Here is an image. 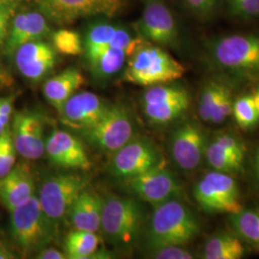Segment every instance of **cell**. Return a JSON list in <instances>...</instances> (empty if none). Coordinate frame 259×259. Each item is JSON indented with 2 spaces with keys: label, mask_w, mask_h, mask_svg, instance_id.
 Returning <instances> with one entry per match:
<instances>
[{
  "label": "cell",
  "mask_w": 259,
  "mask_h": 259,
  "mask_svg": "<svg viewBox=\"0 0 259 259\" xmlns=\"http://www.w3.org/2000/svg\"><path fill=\"white\" fill-rule=\"evenodd\" d=\"M155 207L147 230L150 250L185 246L200 233L201 225L194 213L177 199Z\"/></svg>",
  "instance_id": "obj_1"
},
{
  "label": "cell",
  "mask_w": 259,
  "mask_h": 259,
  "mask_svg": "<svg viewBox=\"0 0 259 259\" xmlns=\"http://www.w3.org/2000/svg\"><path fill=\"white\" fill-rule=\"evenodd\" d=\"M185 67L161 47L146 41L129 57L123 80L143 87L169 83L181 79Z\"/></svg>",
  "instance_id": "obj_2"
},
{
  "label": "cell",
  "mask_w": 259,
  "mask_h": 259,
  "mask_svg": "<svg viewBox=\"0 0 259 259\" xmlns=\"http://www.w3.org/2000/svg\"><path fill=\"white\" fill-rule=\"evenodd\" d=\"M11 235L24 255L37 252L55 239L58 227L44 212L35 194L25 204L11 211Z\"/></svg>",
  "instance_id": "obj_3"
},
{
  "label": "cell",
  "mask_w": 259,
  "mask_h": 259,
  "mask_svg": "<svg viewBox=\"0 0 259 259\" xmlns=\"http://www.w3.org/2000/svg\"><path fill=\"white\" fill-rule=\"evenodd\" d=\"M143 212L131 198L110 196L104 201L100 230L112 245L128 246L139 236Z\"/></svg>",
  "instance_id": "obj_4"
},
{
  "label": "cell",
  "mask_w": 259,
  "mask_h": 259,
  "mask_svg": "<svg viewBox=\"0 0 259 259\" xmlns=\"http://www.w3.org/2000/svg\"><path fill=\"white\" fill-rule=\"evenodd\" d=\"M88 187V180L78 173H59L47 178L37 195L47 217L58 227L67 218L72 204Z\"/></svg>",
  "instance_id": "obj_5"
},
{
  "label": "cell",
  "mask_w": 259,
  "mask_h": 259,
  "mask_svg": "<svg viewBox=\"0 0 259 259\" xmlns=\"http://www.w3.org/2000/svg\"><path fill=\"white\" fill-rule=\"evenodd\" d=\"M214 64L237 74L259 72V36L230 35L214 41L210 47Z\"/></svg>",
  "instance_id": "obj_6"
},
{
  "label": "cell",
  "mask_w": 259,
  "mask_h": 259,
  "mask_svg": "<svg viewBox=\"0 0 259 259\" xmlns=\"http://www.w3.org/2000/svg\"><path fill=\"white\" fill-rule=\"evenodd\" d=\"M35 2L38 11L49 21L62 26L83 18L114 17L125 8L128 0H35Z\"/></svg>",
  "instance_id": "obj_7"
},
{
  "label": "cell",
  "mask_w": 259,
  "mask_h": 259,
  "mask_svg": "<svg viewBox=\"0 0 259 259\" xmlns=\"http://www.w3.org/2000/svg\"><path fill=\"white\" fill-rule=\"evenodd\" d=\"M195 200L205 212H238L242 209L237 183L231 174L214 171L205 174L194 186Z\"/></svg>",
  "instance_id": "obj_8"
},
{
  "label": "cell",
  "mask_w": 259,
  "mask_h": 259,
  "mask_svg": "<svg viewBox=\"0 0 259 259\" xmlns=\"http://www.w3.org/2000/svg\"><path fill=\"white\" fill-rule=\"evenodd\" d=\"M93 146L105 152H116L134 138V122L126 108L109 106L100 121L82 132Z\"/></svg>",
  "instance_id": "obj_9"
},
{
  "label": "cell",
  "mask_w": 259,
  "mask_h": 259,
  "mask_svg": "<svg viewBox=\"0 0 259 259\" xmlns=\"http://www.w3.org/2000/svg\"><path fill=\"white\" fill-rule=\"evenodd\" d=\"M145 116L154 124H167L181 117L190 103L187 91L175 84L161 83L149 87L142 97Z\"/></svg>",
  "instance_id": "obj_10"
},
{
  "label": "cell",
  "mask_w": 259,
  "mask_h": 259,
  "mask_svg": "<svg viewBox=\"0 0 259 259\" xmlns=\"http://www.w3.org/2000/svg\"><path fill=\"white\" fill-rule=\"evenodd\" d=\"M159 166L164 164L157 146L150 139L133 138L114 152L111 172L116 178L127 180Z\"/></svg>",
  "instance_id": "obj_11"
},
{
  "label": "cell",
  "mask_w": 259,
  "mask_h": 259,
  "mask_svg": "<svg viewBox=\"0 0 259 259\" xmlns=\"http://www.w3.org/2000/svg\"><path fill=\"white\" fill-rule=\"evenodd\" d=\"M126 184L139 199L154 206L177 199L182 192L180 182L164 166L157 167L127 179Z\"/></svg>",
  "instance_id": "obj_12"
},
{
  "label": "cell",
  "mask_w": 259,
  "mask_h": 259,
  "mask_svg": "<svg viewBox=\"0 0 259 259\" xmlns=\"http://www.w3.org/2000/svg\"><path fill=\"white\" fill-rule=\"evenodd\" d=\"M207 146L204 130L195 122H185L178 127L170 139V153L175 163L185 171L201 165Z\"/></svg>",
  "instance_id": "obj_13"
},
{
  "label": "cell",
  "mask_w": 259,
  "mask_h": 259,
  "mask_svg": "<svg viewBox=\"0 0 259 259\" xmlns=\"http://www.w3.org/2000/svg\"><path fill=\"white\" fill-rule=\"evenodd\" d=\"M12 138L19 155L35 160L46 153L45 122L41 115L32 111H19L15 114Z\"/></svg>",
  "instance_id": "obj_14"
},
{
  "label": "cell",
  "mask_w": 259,
  "mask_h": 259,
  "mask_svg": "<svg viewBox=\"0 0 259 259\" xmlns=\"http://www.w3.org/2000/svg\"><path fill=\"white\" fill-rule=\"evenodd\" d=\"M137 25L141 37L158 46L169 47L178 42L175 19L160 1H149Z\"/></svg>",
  "instance_id": "obj_15"
},
{
  "label": "cell",
  "mask_w": 259,
  "mask_h": 259,
  "mask_svg": "<svg viewBox=\"0 0 259 259\" xmlns=\"http://www.w3.org/2000/svg\"><path fill=\"white\" fill-rule=\"evenodd\" d=\"M14 56L19 72L33 82L46 78L57 63L55 48L44 39L32 40L20 46Z\"/></svg>",
  "instance_id": "obj_16"
},
{
  "label": "cell",
  "mask_w": 259,
  "mask_h": 259,
  "mask_svg": "<svg viewBox=\"0 0 259 259\" xmlns=\"http://www.w3.org/2000/svg\"><path fill=\"white\" fill-rule=\"evenodd\" d=\"M46 153L56 166L83 171L92 167V161L81 141L65 131L52 132L46 140Z\"/></svg>",
  "instance_id": "obj_17"
},
{
  "label": "cell",
  "mask_w": 259,
  "mask_h": 259,
  "mask_svg": "<svg viewBox=\"0 0 259 259\" xmlns=\"http://www.w3.org/2000/svg\"><path fill=\"white\" fill-rule=\"evenodd\" d=\"M109 106L95 93H74L60 111L62 120L71 129L83 132L97 124Z\"/></svg>",
  "instance_id": "obj_18"
},
{
  "label": "cell",
  "mask_w": 259,
  "mask_h": 259,
  "mask_svg": "<svg viewBox=\"0 0 259 259\" xmlns=\"http://www.w3.org/2000/svg\"><path fill=\"white\" fill-rule=\"evenodd\" d=\"M48 23L49 20L39 11L16 14L10 25L3 52L6 55H14L15 51L20 46L47 37L51 32Z\"/></svg>",
  "instance_id": "obj_19"
},
{
  "label": "cell",
  "mask_w": 259,
  "mask_h": 259,
  "mask_svg": "<svg viewBox=\"0 0 259 259\" xmlns=\"http://www.w3.org/2000/svg\"><path fill=\"white\" fill-rule=\"evenodd\" d=\"M34 195V177L27 164H15L9 173L0 178V203L10 212L26 204Z\"/></svg>",
  "instance_id": "obj_20"
},
{
  "label": "cell",
  "mask_w": 259,
  "mask_h": 259,
  "mask_svg": "<svg viewBox=\"0 0 259 259\" xmlns=\"http://www.w3.org/2000/svg\"><path fill=\"white\" fill-rule=\"evenodd\" d=\"M104 200L89 189H83L72 204L67 218L75 230L96 232L100 230Z\"/></svg>",
  "instance_id": "obj_21"
},
{
  "label": "cell",
  "mask_w": 259,
  "mask_h": 259,
  "mask_svg": "<svg viewBox=\"0 0 259 259\" xmlns=\"http://www.w3.org/2000/svg\"><path fill=\"white\" fill-rule=\"evenodd\" d=\"M85 83L82 72L76 68H67L49 78L44 84V95L47 102L60 111L65 104Z\"/></svg>",
  "instance_id": "obj_22"
},
{
  "label": "cell",
  "mask_w": 259,
  "mask_h": 259,
  "mask_svg": "<svg viewBox=\"0 0 259 259\" xmlns=\"http://www.w3.org/2000/svg\"><path fill=\"white\" fill-rule=\"evenodd\" d=\"M245 254V248L241 239L229 232L214 234L205 242L204 258L239 259Z\"/></svg>",
  "instance_id": "obj_23"
},
{
  "label": "cell",
  "mask_w": 259,
  "mask_h": 259,
  "mask_svg": "<svg viewBox=\"0 0 259 259\" xmlns=\"http://www.w3.org/2000/svg\"><path fill=\"white\" fill-rule=\"evenodd\" d=\"M100 238L96 232L75 230L69 232L65 241L66 258H93L98 252Z\"/></svg>",
  "instance_id": "obj_24"
},
{
  "label": "cell",
  "mask_w": 259,
  "mask_h": 259,
  "mask_svg": "<svg viewBox=\"0 0 259 259\" xmlns=\"http://www.w3.org/2000/svg\"><path fill=\"white\" fill-rule=\"evenodd\" d=\"M204 157L214 171L232 175L241 172L245 157L232 153L212 140L206 146Z\"/></svg>",
  "instance_id": "obj_25"
},
{
  "label": "cell",
  "mask_w": 259,
  "mask_h": 259,
  "mask_svg": "<svg viewBox=\"0 0 259 259\" xmlns=\"http://www.w3.org/2000/svg\"><path fill=\"white\" fill-rule=\"evenodd\" d=\"M229 222L235 234L259 250V213L241 209L229 214Z\"/></svg>",
  "instance_id": "obj_26"
},
{
  "label": "cell",
  "mask_w": 259,
  "mask_h": 259,
  "mask_svg": "<svg viewBox=\"0 0 259 259\" xmlns=\"http://www.w3.org/2000/svg\"><path fill=\"white\" fill-rule=\"evenodd\" d=\"M127 57L124 50L109 47L89 59L88 63L96 77L107 78L120 70Z\"/></svg>",
  "instance_id": "obj_27"
},
{
  "label": "cell",
  "mask_w": 259,
  "mask_h": 259,
  "mask_svg": "<svg viewBox=\"0 0 259 259\" xmlns=\"http://www.w3.org/2000/svg\"><path fill=\"white\" fill-rule=\"evenodd\" d=\"M118 26L109 23H97L88 29L83 40V52L87 60L110 47Z\"/></svg>",
  "instance_id": "obj_28"
},
{
  "label": "cell",
  "mask_w": 259,
  "mask_h": 259,
  "mask_svg": "<svg viewBox=\"0 0 259 259\" xmlns=\"http://www.w3.org/2000/svg\"><path fill=\"white\" fill-rule=\"evenodd\" d=\"M232 113L242 129H251L259 122V111L252 95H243L233 101Z\"/></svg>",
  "instance_id": "obj_29"
},
{
  "label": "cell",
  "mask_w": 259,
  "mask_h": 259,
  "mask_svg": "<svg viewBox=\"0 0 259 259\" xmlns=\"http://www.w3.org/2000/svg\"><path fill=\"white\" fill-rule=\"evenodd\" d=\"M52 46L62 55L78 56L83 52L80 34L69 29H60L52 34Z\"/></svg>",
  "instance_id": "obj_30"
},
{
  "label": "cell",
  "mask_w": 259,
  "mask_h": 259,
  "mask_svg": "<svg viewBox=\"0 0 259 259\" xmlns=\"http://www.w3.org/2000/svg\"><path fill=\"white\" fill-rule=\"evenodd\" d=\"M225 83L220 81L211 80L205 85L201 93L200 100H199V115L202 120L209 123L212 115L213 110L219 98L223 87Z\"/></svg>",
  "instance_id": "obj_31"
},
{
  "label": "cell",
  "mask_w": 259,
  "mask_h": 259,
  "mask_svg": "<svg viewBox=\"0 0 259 259\" xmlns=\"http://www.w3.org/2000/svg\"><path fill=\"white\" fill-rule=\"evenodd\" d=\"M19 0H0V49H3L12 19L17 14Z\"/></svg>",
  "instance_id": "obj_32"
},
{
  "label": "cell",
  "mask_w": 259,
  "mask_h": 259,
  "mask_svg": "<svg viewBox=\"0 0 259 259\" xmlns=\"http://www.w3.org/2000/svg\"><path fill=\"white\" fill-rule=\"evenodd\" d=\"M232 93L226 84L223 87L219 98L213 110L210 122L212 124H221L232 114Z\"/></svg>",
  "instance_id": "obj_33"
},
{
  "label": "cell",
  "mask_w": 259,
  "mask_h": 259,
  "mask_svg": "<svg viewBox=\"0 0 259 259\" xmlns=\"http://www.w3.org/2000/svg\"><path fill=\"white\" fill-rule=\"evenodd\" d=\"M232 14L241 18L259 16V0H229Z\"/></svg>",
  "instance_id": "obj_34"
},
{
  "label": "cell",
  "mask_w": 259,
  "mask_h": 259,
  "mask_svg": "<svg viewBox=\"0 0 259 259\" xmlns=\"http://www.w3.org/2000/svg\"><path fill=\"white\" fill-rule=\"evenodd\" d=\"M151 257L157 259H192L194 255L184 246H168L151 250Z\"/></svg>",
  "instance_id": "obj_35"
},
{
  "label": "cell",
  "mask_w": 259,
  "mask_h": 259,
  "mask_svg": "<svg viewBox=\"0 0 259 259\" xmlns=\"http://www.w3.org/2000/svg\"><path fill=\"white\" fill-rule=\"evenodd\" d=\"M213 141H215L224 148L228 149L229 151H231L236 155L245 157L246 148L244 143L238 138L232 136L231 134L218 135L217 137H215V139H213Z\"/></svg>",
  "instance_id": "obj_36"
},
{
  "label": "cell",
  "mask_w": 259,
  "mask_h": 259,
  "mask_svg": "<svg viewBox=\"0 0 259 259\" xmlns=\"http://www.w3.org/2000/svg\"><path fill=\"white\" fill-rule=\"evenodd\" d=\"M14 101V96L0 97V135L8 128L13 114Z\"/></svg>",
  "instance_id": "obj_37"
},
{
  "label": "cell",
  "mask_w": 259,
  "mask_h": 259,
  "mask_svg": "<svg viewBox=\"0 0 259 259\" xmlns=\"http://www.w3.org/2000/svg\"><path fill=\"white\" fill-rule=\"evenodd\" d=\"M216 0H185L188 6L200 15H208L212 12Z\"/></svg>",
  "instance_id": "obj_38"
},
{
  "label": "cell",
  "mask_w": 259,
  "mask_h": 259,
  "mask_svg": "<svg viewBox=\"0 0 259 259\" xmlns=\"http://www.w3.org/2000/svg\"><path fill=\"white\" fill-rule=\"evenodd\" d=\"M37 259H65L66 255L65 252L57 250L54 248H49L48 246L38 250L37 252Z\"/></svg>",
  "instance_id": "obj_39"
},
{
  "label": "cell",
  "mask_w": 259,
  "mask_h": 259,
  "mask_svg": "<svg viewBox=\"0 0 259 259\" xmlns=\"http://www.w3.org/2000/svg\"><path fill=\"white\" fill-rule=\"evenodd\" d=\"M14 83L13 76L0 61V92L11 89Z\"/></svg>",
  "instance_id": "obj_40"
},
{
  "label": "cell",
  "mask_w": 259,
  "mask_h": 259,
  "mask_svg": "<svg viewBox=\"0 0 259 259\" xmlns=\"http://www.w3.org/2000/svg\"><path fill=\"white\" fill-rule=\"evenodd\" d=\"M18 256L2 242H0V259H15Z\"/></svg>",
  "instance_id": "obj_41"
},
{
  "label": "cell",
  "mask_w": 259,
  "mask_h": 259,
  "mask_svg": "<svg viewBox=\"0 0 259 259\" xmlns=\"http://www.w3.org/2000/svg\"><path fill=\"white\" fill-rule=\"evenodd\" d=\"M253 172H254V176L255 179L257 180L259 183V146L255 155H254V159H253Z\"/></svg>",
  "instance_id": "obj_42"
},
{
  "label": "cell",
  "mask_w": 259,
  "mask_h": 259,
  "mask_svg": "<svg viewBox=\"0 0 259 259\" xmlns=\"http://www.w3.org/2000/svg\"><path fill=\"white\" fill-rule=\"evenodd\" d=\"M252 96H253V99H254V102H255V105H256V108H257V110L259 111V88L255 91V93H254Z\"/></svg>",
  "instance_id": "obj_43"
},
{
  "label": "cell",
  "mask_w": 259,
  "mask_h": 259,
  "mask_svg": "<svg viewBox=\"0 0 259 259\" xmlns=\"http://www.w3.org/2000/svg\"><path fill=\"white\" fill-rule=\"evenodd\" d=\"M1 146H2V138L0 135V156H1Z\"/></svg>",
  "instance_id": "obj_44"
}]
</instances>
